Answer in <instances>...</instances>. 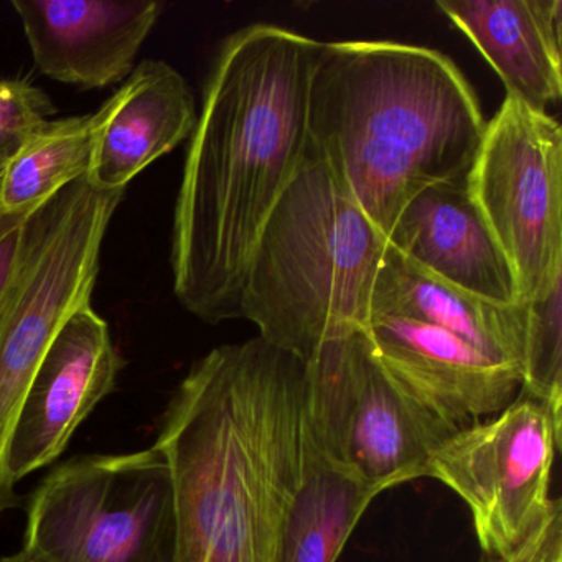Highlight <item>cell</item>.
Returning <instances> with one entry per match:
<instances>
[{"label":"cell","instance_id":"obj_1","mask_svg":"<svg viewBox=\"0 0 562 562\" xmlns=\"http://www.w3.org/2000/svg\"><path fill=\"white\" fill-rule=\"evenodd\" d=\"M321 42L255 24L223 42L203 91L173 210V294L210 325L239 318L252 248L307 154Z\"/></svg>","mask_w":562,"mask_h":562},{"label":"cell","instance_id":"obj_2","mask_svg":"<svg viewBox=\"0 0 562 562\" xmlns=\"http://www.w3.org/2000/svg\"><path fill=\"white\" fill-rule=\"evenodd\" d=\"M305 363L256 337L192 364L153 446L169 467L170 562H278L301 480Z\"/></svg>","mask_w":562,"mask_h":562},{"label":"cell","instance_id":"obj_3","mask_svg":"<svg viewBox=\"0 0 562 562\" xmlns=\"http://www.w3.org/2000/svg\"><path fill=\"white\" fill-rule=\"evenodd\" d=\"M307 127L315 153L387 238L417 193L470 172L486 121L440 52L347 41L318 47Z\"/></svg>","mask_w":562,"mask_h":562},{"label":"cell","instance_id":"obj_4","mask_svg":"<svg viewBox=\"0 0 562 562\" xmlns=\"http://www.w3.org/2000/svg\"><path fill=\"white\" fill-rule=\"evenodd\" d=\"M386 246L308 146L249 256L239 318L308 363L327 341L367 330Z\"/></svg>","mask_w":562,"mask_h":562},{"label":"cell","instance_id":"obj_5","mask_svg":"<svg viewBox=\"0 0 562 562\" xmlns=\"http://www.w3.org/2000/svg\"><path fill=\"white\" fill-rule=\"evenodd\" d=\"M173 498L156 447L60 463L35 486L22 549L42 562H170Z\"/></svg>","mask_w":562,"mask_h":562},{"label":"cell","instance_id":"obj_6","mask_svg":"<svg viewBox=\"0 0 562 562\" xmlns=\"http://www.w3.org/2000/svg\"><path fill=\"white\" fill-rule=\"evenodd\" d=\"M562 411L519 391L502 413L457 430L430 460L429 476L469 506L480 562H532L562 522L549 496Z\"/></svg>","mask_w":562,"mask_h":562},{"label":"cell","instance_id":"obj_7","mask_svg":"<svg viewBox=\"0 0 562 562\" xmlns=\"http://www.w3.org/2000/svg\"><path fill=\"white\" fill-rule=\"evenodd\" d=\"M304 429L322 456L381 492L429 476L456 434L401 390L367 330L327 341L305 363Z\"/></svg>","mask_w":562,"mask_h":562},{"label":"cell","instance_id":"obj_8","mask_svg":"<svg viewBox=\"0 0 562 562\" xmlns=\"http://www.w3.org/2000/svg\"><path fill=\"white\" fill-rule=\"evenodd\" d=\"M467 186L515 274L519 304L562 281V130L506 97L486 123Z\"/></svg>","mask_w":562,"mask_h":562},{"label":"cell","instance_id":"obj_9","mask_svg":"<svg viewBox=\"0 0 562 562\" xmlns=\"http://www.w3.org/2000/svg\"><path fill=\"white\" fill-rule=\"evenodd\" d=\"M124 361L93 305L80 308L42 358L12 432L8 470L15 483L54 463L98 404L116 387Z\"/></svg>","mask_w":562,"mask_h":562},{"label":"cell","instance_id":"obj_10","mask_svg":"<svg viewBox=\"0 0 562 562\" xmlns=\"http://www.w3.org/2000/svg\"><path fill=\"white\" fill-rule=\"evenodd\" d=\"M367 331L401 390L456 432L502 413L521 390L516 368L442 328L373 317Z\"/></svg>","mask_w":562,"mask_h":562},{"label":"cell","instance_id":"obj_11","mask_svg":"<svg viewBox=\"0 0 562 562\" xmlns=\"http://www.w3.org/2000/svg\"><path fill=\"white\" fill-rule=\"evenodd\" d=\"M35 67L58 83H124L162 14L157 0H14Z\"/></svg>","mask_w":562,"mask_h":562},{"label":"cell","instance_id":"obj_12","mask_svg":"<svg viewBox=\"0 0 562 562\" xmlns=\"http://www.w3.org/2000/svg\"><path fill=\"white\" fill-rule=\"evenodd\" d=\"M387 243L437 278L496 304H519L515 274L467 176L417 193L397 216Z\"/></svg>","mask_w":562,"mask_h":562},{"label":"cell","instance_id":"obj_13","mask_svg":"<svg viewBox=\"0 0 562 562\" xmlns=\"http://www.w3.org/2000/svg\"><path fill=\"white\" fill-rule=\"evenodd\" d=\"M87 180L104 192L126 190L150 164L190 139L199 120L186 78L162 60L140 61L106 101Z\"/></svg>","mask_w":562,"mask_h":562},{"label":"cell","instance_id":"obj_14","mask_svg":"<svg viewBox=\"0 0 562 562\" xmlns=\"http://www.w3.org/2000/svg\"><path fill=\"white\" fill-rule=\"evenodd\" d=\"M436 5L492 65L506 97L538 111L561 100V0H439Z\"/></svg>","mask_w":562,"mask_h":562},{"label":"cell","instance_id":"obj_15","mask_svg":"<svg viewBox=\"0 0 562 562\" xmlns=\"http://www.w3.org/2000/svg\"><path fill=\"white\" fill-rule=\"evenodd\" d=\"M373 317L442 328L521 374L526 305L496 304L463 291L404 258L390 243L371 295Z\"/></svg>","mask_w":562,"mask_h":562},{"label":"cell","instance_id":"obj_16","mask_svg":"<svg viewBox=\"0 0 562 562\" xmlns=\"http://www.w3.org/2000/svg\"><path fill=\"white\" fill-rule=\"evenodd\" d=\"M381 493L322 456L302 430L301 480L282 526L278 562H337Z\"/></svg>","mask_w":562,"mask_h":562},{"label":"cell","instance_id":"obj_17","mask_svg":"<svg viewBox=\"0 0 562 562\" xmlns=\"http://www.w3.org/2000/svg\"><path fill=\"white\" fill-rule=\"evenodd\" d=\"M108 116L97 113L50 120L35 131L0 173V210L37 213L90 172L98 136Z\"/></svg>","mask_w":562,"mask_h":562},{"label":"cell","instance_id":"obj_18","mask_svg":"<svg viewBox=\"0 0 562 562\" xmlns=\"http://www.w3.org/2000/svg\"><path fill=\"white\" fill-rule=\"evenodd\" d=\"M562 281L526 305L521 393L562 407Z\"/></svg>","mask_w":562,"mask_h":562},{"label":"cell","instance_id":"obj_19","mask_svg":"<svg viewBox=\"0 0 562 562\" xmlns=\"http://www.w3.org/2000/svg\"><path fill=\"white\" fill-rule=\"evenodd\" d=\"M55 113L57 108L41 88L25 80H0V173Z\"/></svg>","mask_w":562,"mask_h":562},{"label":"cell","instance_id":"obj_20","mask_svg":"<svg viewBox=\"0 0 562 562\" xmlns=\"http://www.w3.org/2000/svg\"><path fill=\"white\" fill-rule=\"evenodd\" d=\"M35 213H5L0 210V312L11 294L27 249Z\"/></svg>","mask_w":562,"mask_h":562},{"label":"cell","instance_id":"obj_21","mask_svg":"<svg viewBox=\"0 0 562 562\" xmlns=\"http://www.w3.org/2000/svg\"><path fill=\"white\" fill-rule=\"evenodd\" d=\"M562 522L552 528L551 535L539 549L532 562H562Z\"/></svg>","mask_w":562,"mask_h":562},{"label":"cell","instance_id":"obj_22","mask_svg":"<svg viewBox=\"0 0 562 562\" xmlns=\"http://www.w3.org/2000/svg\"><path fill=\"white\" fill-rule=\"evenodd\" d=\"M0 562H42L38 559H35L34 555L29 554L27 551L21 549L19 552H14V554L2 555L0 558Z\"/></svg>","mask_w":562,"mask_h":562}]
</instances>
